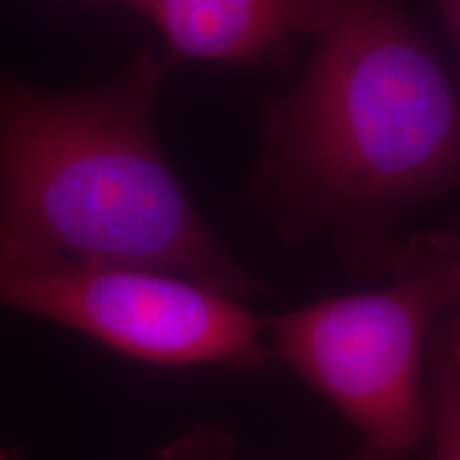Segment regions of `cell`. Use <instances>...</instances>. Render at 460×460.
I'll return each mask as SVG.
<instances>
[{
  "label": "cell",
  "mask_w": 460,
  "mask_h": 460,
  "mask_svg": "<svg viewBox=\"0 0 460 460\" xmlns=\"http://www.w3.org/2000/svg\"><path fill=\"white\" fill-rule=\"evenodd\" d=\"M164 73L143 54L101 88L48 94L0 71V224L60 254L177 275L241 301L261 284L158 146Z\"/></svg>",
  "instance_id": "1"
},
{
  "label": "cell",
  "mask_w": 460,
  "mask_h": 460,
  "mask_svg": "<svg viewBox=\"0 0 460 460\" xmlns=\"http://www.w3.org/2000/svg\"><path fill=\"white\" fill-rule=\"evenodd\" d=\"M264 175L335 216L393 214L460 188L456 90L396 0H343L269 115Z\"/></svg>",
  "instance_id": "2"
},
{
  "label": "cell",
  "mask_w": 460,
  "mask_h": 460,
  "mask_svg": "<svg viewBox=\"0 0 460 460\" xmlns=\"http://www.w3.org/2000/svg\"><path fill=\"white\" fill-rule=\"evenodd\" d=\"M460 301V254L435 247L388 286L267 320V341L388 460H424L427 349Z\"/></svg>",
  "instance_id": "3"
},
{
  "label": "cell",
  "mask_w": 460,
  "mask_h": 460,
  "mask_svg": "<svg viewBox=\"0 0 460 460\" xmlns=\"http://www.w3.org/2000/svg\"><path fill=\"white\" fill-rule=\"evenodd\" d=\"M0 305L163 367L273 365L267 320L239 298L147 269L82 261L0 224Z\"/></svg>",
  "instance_id": "4"
},
{
  "label": "cell",
  "mask_w": 460,
  "mask_h": 460,
  "mask_svg": "<svg viewBox=\"0 0 460 460\" xmlns=\"http://www.w3.org/2000/svg\"><path fill=\"white\" fill-rule=\"evenodd\" d=\"M343 0H135L177 58L258 62L296 32L320 34Z\"/></svg>",
  "instance_id": "5"
},
{
  "label": "cell",
  "mask_w": 460,
  "mask_h": 460,
  "mask_svg": "<svg viewBox=\"0 0 460 460\" xmlns=\"http://www.w3.org/2000/svg\"><path fill=\"white\" fill-rule=\"evenodd\" d=\"M430 460H460V301L437 320L427 349Z\"/></svg>",
  "instance_id": "6"
},
{
  "label": "cell",
  "mask_w": 460,
  "mask_h": 460,
  "mask_svg": "<svg viewBox=\"0 0 460 460\" xmlns=\"http://www.w3.org/2000/svg\"><path fill=\"white\" fill-rule=\"evenodd\" d=\"M237 441L222 427H194L177 437L156 454L154 460H234Z\"/></svg>",
  "instance_id": "7"
},
{
  "label": "cell",
  "mask_w": 460,
  "mask_h": 460,
  "mask_svg": "<svg viewBox=\"0 0 460 460\" xmlns=\"http://www.w3.org/2000/svg\"><path fill=\"white\" fill-rule=\"evenodd\" d=\"M441 11H444L447 26H450L454 41L458 45L460 51V0H437Z\"/></svg>",
  "instance_id": "8"
},
{
  "label": "cell",
  "mask_w": 460,
  "mask_h": 460,
  "mask_svg": "<svg viewBox=\"0 0 460 460\" xmlns=\"http://www.w3.org/2000/svg\"><path fill=\"white\" fill-rule=\"evenodd\" d=\"M343 460H388L386 456H384L382 452L379 450H376V447H371V446H362L358 452H354L352 456H348V458H343Z\"/></svg>",
  "instance_id": "9"
},
{
  "label": "cell",
  "mask_w": 460,
  "mask_h": 460,
  "mask_svg": "<svg viewBox=\"0 0 460 460\" xmlns=\"http://www.w3.org/2000/svg\"><path fill=\"white\" fill-rule=\"evenodd\" d=\"M113 3H126L130 4V7H135V0H113Z\"/></svg>",
  "instance_id": "10"
},
{
  "label": "cell",
  "mask_w": 460,
  "mask_h": 460,
  "mask_svg": "<svg viewBox=\"0 0 460 460\" xmlns=\"http://www.w3.org/2000/svg\"><path fill=\"white\" fill-rule=\"evenodd\" d=\"M0 460H7V456H4V452H3V447H0Z\"/></svg>",
  "instance_id": "11"
}]
</instances>
